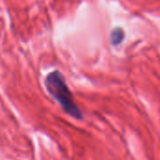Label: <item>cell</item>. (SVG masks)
<instances>
[{"instance_id": "6da1fadb", "label": "cell", "mask_w": 160, "mask_h": 160, "mask_svg": "<svg viewBox=\"0 0 160 160\" xmlns=\"http://www.w3.org/2000/svg\"><path fill=\"white\" fill-rule=\"evenodd\" d=\"M45 86L47 91L61 105L67 113L76 119L82 118V112L77 107L63 75L59 71L55 70L47 75Z\"/></svg>"}, {"instance_id": "7a4b0ae2", "label": "cell", "mask_w": 160, "mask_h": 160, "mask_svg": "<svg viewBox=\"0 0 160 160\" xmlns=\"http://www.w3.org/2000/svg\"><path fill=\"white\" fill-rule=\"evenodd\" d=\"M124 38V32L122 31V29H114V31L112 33V42L114 45L119 44Z\"/></svg>"}]
</instances>
